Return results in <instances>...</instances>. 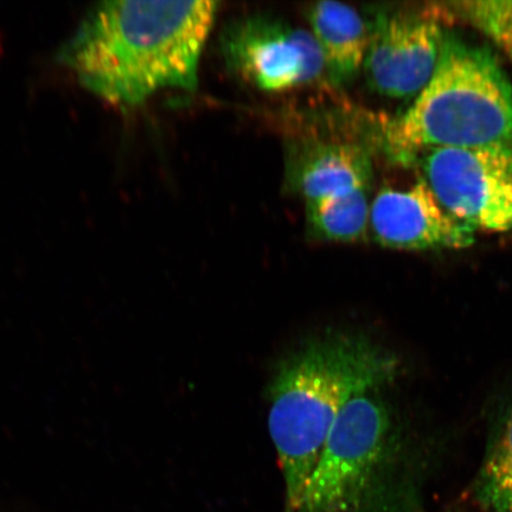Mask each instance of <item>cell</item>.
<instances>
[{
	"instance_id": "cell-5",
	"label": "cell",
	"mask_w": 512,
	"mask_h": 512,
	"mask_svg": "<svg viewBox=\"0 0 512 512\" xmlns=\"http://www.w3.org/2000/svg\"><path fill=\"white\" fill-rule=\"evenodd\" d=\"M422 179L454 219L475 232L512 230V142L426 152Z\"/></svg>"
},
{
	"instance_id": "cell-9",
	"label": "cell",
	"mask_w": 512,
	"mask_h": 512,
	"mask_svg": "<svg viewBox=\"0 0 512 512\" xmlns=\"http://www.w3.org/2000/svg\"><path fill=\"white\" fill-rule=\"evenodd\" d=\"M475 234L448 213L422 178L408 189H383L371 202L369 235L383 247L462 249L473 245Z\"/></svg>"
},
{
	"instance_id": "cell-12",
	"label": "cell",
	"mask_w": 512,
	"mask_h": 512,
	"mask_svg": "<svg viewBox=\"0 0 512 512\" xmlns=\"http://www.w3.org/2000/svg\"><path fill=\"white\" fill-rule=\"evenodd\" d=\"M369 190L305 202L306 234L313 241L354 243L369 238Z\"/></svg>"
},
{
	"instance_id": "cell-11",
	"label": "cell",
	"mask_w": 512,
	"mask_h": 512,
	"mask_svg": "<svg viewBox=\"0 0 512 512\" xmlns=\"http://www.w3.org/2000/svg\"><path fill=\"white\" fill-rule=\"evenodd\" d=\"M472 496L486 512H512V390L490 428Z\"/></svg>"
},
{
	"instance_id": "cell-10",
	"label": "cell",
	"mask_w": 512,
	"mask_h": 512,
	"mask_svg": "<svg viewBox=\"0 0 512 512\" xmlns=\"http://www.w3.org/2000/svg\"><path fill=\"white\" fill-rule=\"evenodd\" d=\"M304 15L323 57L326 85L350 86L363 72L369 22L352 6L330 0L307 5Z\"/></svg>"
},
{
	"instance_id": "cell-4",
	"label": "cell",
	"mask_w": 512,
	"mask_h": 512,
	"mask_svg": "<svg viewBox=\"0 0 512 512\" xmlns=\"http://www.w3.org/2000/svg\"><path fill=\"white\" fill-rule=\"evenodd\" d=\"M512 142V85L489 50L444 36L430 82L382 143L389 156L408 158L450 147Z\"/></svg>"
},
{
	"instance_id": "cell-6",
	"label": "cell",
	"mask_w": 512,
	"mask_h": 512,
	"mask_svg": "<svg viewBox=\"0 0 512 512\" xmlns=\"http://www.w3.org/2000/svg\"><path fill=\"white\" fill-rule=\"evenodd\" d=\"M227 68L259 91L283 93L325 83L322 54L310 30L254 14L233 19L220 36Z\"/></svg>"
},
{
	"instance_id": "cell-2",
	"label": "cell",
	"mask_w": 512,
	"mask_h": 512,
	"mask_svg": "<svg viewBox=\"0 0 512 512\" xmlns=\"http://www.w3.org/2000/svg\"><path fill=\"white\" fill-rule=\"evenodd\" d=\"M399 362L363 335L334 334L306 344L283 363L271 387L268 428L296 512L326 439L356 396L388 386Z\"/></svg>"
},
{
	"instance_id": "cell-3",
	"label": "cell",
	"mask_w": 512,
	"mask_h": 512,
	"mask_svg": "<svg viewBox=\"0 0 512 512\" xmlns=\"http://www.w3.org/2000/svg\"><path fill=\"white\" fill-rule=\"evenodd\" d=\"M383 388L339 414L296 512H418L421 452Z\"/></svg>"
},
{
	"instance_id": "cell-1",
	"label": "cell",
	"mask_w": 512,
	"mask_h": 512,
	"mask_svg": "<svg viewBox=\"0 0 512 512\" xmlns=\"http://www.w3.org/2000/svg\"><path fill=\"white\" fill-rule=\"evenodd\" d=\"M220 3L118 0L89 12L59 54L83 87L110 104L142 105L163 89L195 92Z\"/></svg>"
},
{
	"instance_id": "cell-8",
	"label": "cell",
	"mask_w": 512,
	"mask_h": 512,
	"mask_svg": "<svg viewBox=\"0 0 512 512\" xmlns=\"http://www.w3.org/2000/svg\"><path fill=\"white\" fill-rule=\"evenodd\" d=\"M433 9L377 11L369 22L370 41L363 73L368 86L390 99H412L430 82L440 57L445 32L443 14Z\"/></svg>"
},
{
	"instance_id": "cell-13",
	"label": "cell",
	"mask_w": 512,
	"mask_h": 512,
	"mask_svg": "<svg viewBox=\"0 0 512 512\" xmlns=\"http://www.w3.org/2000/svg\"><path fill=\"white\" fill-rule=\"evenodd\" d=\"M434 5L445 17L459 19L488 36L512 61V0H463Z\"/></svg>"
},
{
	"instance_id": "cell-7",
	"label": "cell",
	"mask_w": 512,
	"mask_h": 512,
	"mask_svg": "<svg viewBox=\"0 0 512 512\" xmlns=\"http://www.w3.org/2000/svg\"><path fill=\"white\" fill-rule=\"evenodd\" d=\"M307 115L306 125L285 138L284 190L304 202L370 190L369 152L347 137L334 110Z\"/></svg>"
}]
</instances>
